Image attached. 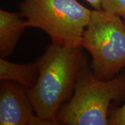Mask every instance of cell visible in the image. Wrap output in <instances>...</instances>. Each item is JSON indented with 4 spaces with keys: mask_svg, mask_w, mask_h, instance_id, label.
Returning <instances> with one entry per match:
<instances>
[{
    "mask_svg": "<svg viewBox=\"0 0 125 125\" xmlns=\"http://www.w3.org/2000/svg\"><path fill=\"white\" fill-rule=\"evenodd\" d=\"M102 9L125 18V0H102Z\"/></svg>",
    "mask_w": 125,
    "mask_h": 125,
    "instance_id": "obj_8",
    "label": "cell"
},
{
    "mask_svg": "<svg viewBox=\"0 0 125 125\" xmlns=\"http://www.w3.org/2000/svg\"><path fill=\"white\" fill-rule=\"evenodd\" d=\"M0 125H50L36 113L28 89L13 81L0 86Z\"/></svg>",
    "mask_w": 125,
    "mask_h": 125,
    "instance_id": "obj_5",
    "label": "cell"
},
{
    "mask_svg": "<svg viewBox=\"0 0 125 125\" xmlns=\"http://www.w3.org/2000/svg\"></svg>",
    "mask_w": 125,
    "mask_h": 125,
    "instance_id": "obj_11",
    "label": "cell"
},
{
    "mask_svg": "<svg viewBox=\"0 0 125 125\" xmlns=\"http://www.w3.org/2000/svg\"><path fill=\"white\" fill-rule=\"evenodd\" d=\"M108 124L111 125H125V104L121 107L115 108L110 112Z\"/></svg>",
    "mask_w": 125,
    "mask_h": 125,
    "instance_id": "obj_9",
    "label": "cell"
},
{
    "mask_svg": "<svg viewBox=\"0 0 125 125\" xmlns=\"http://www.w3.org/2000/svg\"><path fill=\"white\" fill-rule=\"evenodd\" d=\"M37 62L38 76L28 89L29 97L41 119L58 125L57 113L74 89L83 67L82 56L79 48L52 43Z\"/></svg>",
    "mask_w": 125,
    "mask_h": 125,
    "instance_id": "obj_1",
    "label": "cell"
},
{
    "mask_svg": "<svg viewBox=\"0 0 125 125\" xmlns=\"http://www.w3.org/2000/svg\"><path fill=\"white\" fill-rule=\"evenodd\" d=\"M81 47L91 55L96 76L104 80L115 77L125 67V22L102 9L93 10Z\"/></svg>",
    "mask_w": 125,
    "mask_h": 125,
    "instance_id": "obj_4",
    "label": "cell"
},
{
    "mask_svg": "<svg viewBox=\"0 0 125 125\" xmlns=\"http://www.w3.org/2000/svg\"><path fill=\"white\" fill-rule=\"evenodd\" d=\"M38 76V62L18 64L0 58V79L2 81H13L31 88L36 83Z\"/></svg>",
    "mask_w": 125,
    "mask_h": 125,
    "instance_id": "obj_7",
    "label": "cell"
},
{
    "mask_svg": "<svg viewBox=\"0 0 125 125\" xmlns=\"http://www.w3.org/2000/svg\"><path fill=\"white\" fill-rule=\"evenodd\" d=\"M20 13L27 28L48 34L52 43L79 48L92 11L77 0H22Z\"/></svg>",
    "mask_w": 125,
    "mask_h": 125,
    "instance_id": "obj_3",
    "label": "cell"
},
{
    "mask_svg": "<svg viewBox=\"0 0 125 125\" xmlns=\"http://www.w3.org/2000/svg\"><path fill=\"white\" fill-rule=\"evenodd\" d=\"M95 10L102 9V0H85Z\"/></svg>",
    "mask_w": 125,
    "mask_h": 125,
    "instance_id": "obj_10",
    "label": "cell"
},
{
    "mask_svg": "<svg viewBox=\"0 0 125 125\" xmlns=\"http://www.w3.org/2000/svg\"><path fill=\"white\" fill-rule=\"evenodd\" d=\"M125 94V74L101 79L88 67L81 69L70 100L58 110V122L69 125H106L112 101Z\"/></svg>",
    "mask_w": 125,
    "mask_h": 125,
    "instance_id": "obj_2",
    "label": "cell"
},
{
    "mask_svg": "<svg viewBox=\"0 0 125 125\" xmlns=\"http://www.w3.org/2000/svg\"><path fill=\"white\" fill-rule=\"evenodd\" d=\"M27 28L26 20L20 13L0 10V56L6 58L13 53L24 31Z\"/></svg>",
    "mask_w": 125,
    "mask_h": 125,
    "instance_id": "obj_6",
    "label": "cell"
}]
</instances>
